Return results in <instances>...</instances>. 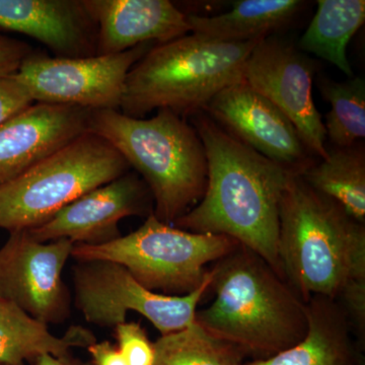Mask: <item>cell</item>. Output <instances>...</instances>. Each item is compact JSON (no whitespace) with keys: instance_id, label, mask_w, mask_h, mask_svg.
Wrapping results in <instances>:
<instances>
[{"instance_id":"cell-10","label":"cell","mask_w":365,"mask_h":365,"mask_svg":"<svg viewBox=\"0 0 365 365\" xmlns=\"http://www.w3.org/2000/svg\"><path fill=\"white\" fill-rule=\"evenodd\" d=\"M68 240L39 242L28 230L9 232L0 248V297L45 325L71 316V294L63 270L71 257Z\"/></svg>"},{"instance_id":"cell-25","label":"cell","mask_w":365,"mask_h":365,"mask_svg":"<svg viewBox=\"0 0 365 365\" xmlns=\"http://www.w3.org/2000/svg\"><path fill=\"white\" fill-rule=\"evenodd\" d=\"M35 104L18 74L0 76V125Z\"/></svg>"},{"instance_id":"cell-2","label":"cell","mask_w":365,"mask_h":365,"mask_svg":"<svg viewBox=\"0 0 365 365\" xmlns=\"http://www.w3.org/2000/svg\"><path fill=\"white\" fill-rule=\"evenodd\" d=\"M211 272L215 300L196 314L197 323L211 335L254 360L306 337L307 304L259 255L239 245Z\"/></svg>"},{"instance_id":"cell-14","label":"cell","mask_w":365,"mask_h":365,"mask_svg":"<svg viewBox=\"0 0 365 365\" xmlns=\"http://www.w3.org/2000/svg\"><path fill=\"white\" fill-rule=\"evenodd\" d=\"M90 112L35 103L0 125V186L88 132Z\"/></svg>"},{"instance_id":"cell-6","label":"cell","mask_w":365,"mask_h":365,"mask_svg":"<svg viewBox=\"0 0 365 365\" xmlns=\"http://www.w3.org/2000/svg\"><path fill=\"white\" fill-rule=\"evenodd\" d=\"M130 170L111 144L86 132L0 186V230L41 227L79 197Z\"/></svg>"},{"instance_id":"cell-21","label":"cell","mask_w":365,"mask_h":365,"mask_svg":"<svg viewBox=\"0 0 365 365\" xmlns=\"http://www.w3.org/2000/svg\"><path fill=\"white\" fill-rule=\"evenodd\" d=\"M364 21V0H319L316 14L302 35L299 48L330 62L353 78L347 46Z\"/></svg>"},{"instance_id":"cell-15","label":"cell","mask_w":365,"mask_h":365,"mask_svg":"<svg viewBox=\"0 0 365 365\" xmlns=\"http://www.w3.org/2000/svg\"><path fill=\"white\" fill-rule=\"evenodd\" d=\"M0 29L37 40L56 58L97 55L98 26L85 0H0Z\"/></svg>"},{"instance_id":"cell-11","label":"cell","mask_w":365,"mask_h":365,"mask_svg":"<svg viewBox=\"0 0 365 365\" xmlns=\"http://www.w3.org/2000/svg\"><path fill=\"white\" fill-rule=\"evenodd\" d=\"M314 62L294 46L266 37L247 59L242 81L284 113L307 150L324 160L328 148L325 126L314 102Z\"/></svg>"},{"instance_id":"cell-29","label":"cell","mask_w":365,"mask_h":365,"mask_svg":"<svg viewBox=\"0 0 365 365\" xmlns=\"http://www.w3.org/2000/svg\"><path fill=\"white\" fill-rule=\"evenodd\" d=\"M83 365H93L91 364H83Z\"/></svg>"},{"instance_id":"cell-7","label":"cell","mask_w":365,"mask_h":365,"mask_svg":"<svg viewBox=\"0 0 365 365\" xmlns=\"http://www.w3.org/2000/svg\"><path fill=\"white\" fill-rule=\"evenodd\" d=\"M239 245L225 235L181 230L151 215L140 227L108 244L74 245L71 257L114 262L151 292L185 295L202 284L207 264L220 261Z\"/></svg>"},{"instance_id":"cell-19","label":"cell","mask_w":365,"mask_h":365,"mask_svg":"<svg viewBox=\"0 0 365 365\" xmlns=\"http://www.w3.org/2000/svg\"><path fill=\"white\" fill-rule=\"evenodd\" d=\"M304 1L299 0H242L232 11L213 16L187 14L191 33L220 42L260 40L288 25Z\"/></svg>"},{"instance_id":"cell-16","label":"cell","mask_w":365,"mask_h":365,"mask_svg":"<svg viewBox=\"0 0 365 365\" xmlns=\"http://www.w3.org/2000/svg\"><path fill=\"white\" fill-rule=\"evenodd\" d=\"M98 26L97 55L163 44L191 33L187 14L169 0H85Z\"/></svg>"},{"instance_id":"cell-9","label":"cell","mask_w":365,"mask_h":365,"mask_svg":"<svg viewBox=\"0 0 365 365\" xmlns=\"http://www.w3.org/2000/svg\"><path fill=\"white\" fill-rule=\"evenodd\" d=\"M155 45L145 43L119 54L86 58L34 52L16 74L35 103L120 111L129 71Z\"/></svg>"},{"instance_id":"cell-12","label":"cell","mask_w":365,"mask_h":365,"mask_svg":"<svg viewBox=\"0 0 365 365\" xmlns=\"http://www.w3.org/2000/svg\"><path fill=\"white\" fill-rule=\"evenodd\" d=\"M153 215V199L135 172L91 190L60 210L45 225L28 232L39 242L68 240L74 245L100 246L121 237L119 222L131 216Z\"/></svg>"},{"instance_id":"cell-30","label":"cell","mask_w":365,"mask_h":365,"mask_svg":"<svg viewBox=\"0 0 365 365\" xmlns=\"http://www.w3.org/2000/svg\"><path fill=\"white\" fill-rule=\"evenodd\" d=\"M0 365H2V364H0Z\"/></svg>"},{"instance_id":"cell-28","label":"cell","mask_w":365,"mask_h":365,"mask_svg":"<svg viewBox=\"0 0 365 365\" xmlns=\"http://www.w3.org/2000/svg\"><path fill=\"white\" fill-rule=\"evenodd\" d=\"M34 365H83L76 361L71 354L66 356H53L51 354L41 355L32 362Z\"/></svg>"},{"instance_id":"cell-4","label":"cell","mask_w":365,"mask_h":365,"mask_svg":"<svg viewBox=\"0 0 365 365\" xmlns=\"http://www.w3.org/2000/svg\"><path fill=\"white\" fill-rule=\"evenodd\" d=\"M88 130L111 144L145 182L153 215L160 222L174 225L202 199L207 158L200 137L184 117L165 109L150 119L97 110L90 112Z\"/></svg>"},{"instance_id":"cell-26","label":"cell","mask_w":365,"mask_h":365,"mask_svg":"<svg viewBox=\"0 0 365 365\" xmlns=\"http://www.w3.org/2000/svg\"><path fill=\"white\" fill-rule=\"evenodd\" d=\"M33 53V48L24 41L0 33V76L16 73Z\"/></svg>"},{"instance_id":"cell-3","label":"cell","mask_w":365,"mask_h":365,"mask_svg":"<svg viewBox=\"0 0 365 365\" xmlns=\"http://www.w3.org/2000/svg\"><path fill=\"white\" fill-rule=\"evenodd\" d=\"M278 258L304 304L337 300L347 281L365 280V225L290 172L279 203Z\"/></svg>"},{"instance_id":"cell-24","label":"cell","mask_w":365,"mask_h":365,"mask_svg":"<svg viewBox=\"0 0 365 365\" xmlns=\"http://www.w3.org/2000/svg\"><path fill=\"white\" fill-rule=\"evenodd\" d=\"M118 350L129 365H153L155 346L140 324L125 322L115 327Z\"/></svg>"},{"instance_id":"cell-27","label":"cell","mask_w":365,"mask_h":365,"mask_svg":"<svg viewBox=\"0 0 365 365\" xmlns=\"http://www.w3.org/2000/svg\"><path fill=\"white\" fill-rule=\"evenodd\" d=\"M86 349L93 359V365H129L116 346L109 341L95 342Z\"/></svg>"},{"instance_id":"cell-17","label":"cell","mask_w":365,"mask_h":365,"mask_svg":"<svg viewBox=\"0 0 365 365\" xmlns=\"http://www.w3.org/2000/svg\"><path fill=\"white\" fill-rule=\"evenodd\" d=\"M309 328L297 345L245 365H362L353 331L336 300L312 297L307 302Z\"/></svg>"},{"instance_id":"cell-22","label":"cell","mask_w":365,"mask_h":365,"mask_svg":"<svg viewBox=\"0 0 365 365\" xmlns=\"http://www.w3.org/2000/svg\"><path fill=\"white\" fill-rule=\"evenodd\" d=\"M153 365H245L235 346L218 339L197 322L158 338Z\"/></svg>"},{"instance_id":"cell-23","label":"cell","mask_w":365,"mask_h":365,"mask_svg":"<svg viewBox=\"0 0 365 365\" xmlns=\"http://www.w3.org/2000/svg\"><path fill=\"white\" fill-rule=\"evenodd\" d=\"M318 86L331 104L324 123L326 136L335 148H348L365 137V81L349 78L338 81L322 78Z\"/></svg>"},{"instance_id":"cell-5","label":"cell","mask_w":365,"mask_h":365,"mask_svg":"<svg viewBox=\"0 0 365 365\" xmlns=\"http://www.w3.org/2000/svg\"><path fill=\"white\" fill-rule=\"evenodd\" d=\"M260 40L220 42L190 33L153 46L129 71L120 112L132 118L162 109L184 118L197 114L218 93L242 81L247 59Z\"/></svg>"},{"instance_id":"cell-20","label":"cell","mask_w":365,"mask_h":365,"mask_svg":"<svg viewBox=\"0 0 365 365\" xmlns=\"http://www.w3.org/2000/svg\"><path fill=\"white\" fill-rule=\"evenodd\" d=\"M299 175L312 188L365 225V151L361 144L328 148L326 158L317 165L311 163Z\"/></svg>"},{"instance_id":"cell-1","label":"cell","mask_w":365,"mask_h":365,"mask_svg":"<svg viewBox=\"0 0 365 365\" xmlns=\"http://www.w3.org/2000/svg\"><path fill=\"white\" fill-rule=\"evenodd\" d=\"M195 115L194 128L207 158V186L195 207L173 225L230 237L284 279L277 252L279 203L294 170L257 153L211 118Z\"/></svg>"},{"instance_id":"cell-8","label":"cell","mask_w":365,"mask_h":365,"mask_svg":"<svg viewBox=\"0 0 365 365\" xmlns=\"http://www.w3.org/2000/svg\"><path fill=\"white\" fill-rule=\"evenodd\" d=\"M72 268L74 302L86 322L100 327H116L129 312L148 319L160 336L188 328L196 322L197 307L210 289L212 272L202 284L185 295L151 292L119 264L111 261H76Z\"/></svg>"},{"instance_id":"cell-13","label":"cell","mask_w":365,"mask_h":365,"mask_svg":"<svg viewBox=\"0 0 365 365\" xmlns=\"http://www.w3.org/2000/svg\"><path fill=\"white\" fill-rule=\"evenodd\" d=\"M204 110L228 133L285 169L300 173L313 163L284 113L244 81L218 93Z\"/></svg>"},{"instance_id":"cell-18","label":"cell","mask_w":365,"mask_h":365,"mask_svg":"<svg viewBox=\"0 0 365 365\" xmlns=\"http://www.w3.org/2000/svg\"><path fill=\"white\" fill-rule=\"evenodd\" d=\"M95 335L81 326H71L62 337L18 306L0 297V364L26 365L41 355L61 357L73 347L88 348Z\"/></svg>"}]
</instances>
